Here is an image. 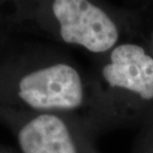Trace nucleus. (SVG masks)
Segmentation results:
<instances>
[{"instance_id":"4","label":"nucleus","mask_w":153,"mask_h":153,"mask_svg":"<svg viewBox=\"0 0 153 153\" xmlns=\"http://www.w3.org/2000/svg\"><path fill=\"white\" fill-rule=\"evenodd\" d=\"M0 123L13 134L21 153H100L85 124L71 115L0 106Z\"/></svg>"},{"instance_id":"2","label":"nucleus","mask_w":153,"mask_h":153,"mask_svg":"<svg viewBox=\"0 0 153 153\" xmlns=\"http://www.w3.org/2000/svg\"><path fill=\"white\" fill-rule=\"evenodd\" d=\"M140 15L91 0L10 1V34L33 33L59 44L102 56L125 40L139 35Z\"/></svg>"},{"instance_id":"6","label":"nucleus","mask_w":153,"mask_h":153,"mask_svg":"<svg viewBox=\"0 0 153 153\" xmlns=\"http://www.w3.org/2000/svg\"><path fill=\"white\" fill-rule=\"evenodd\" d=\"M139 15L140 28L138 36L143 39V44L153 55V15L146 17L142 11H139Z\"/></svg>"},{"instance_id":"8","label":"nucleus","mask_w":153,"mask_h":153,"mask_svg":"<svg viewBox=\"0 0 153 153\" xmlns=\"http://www.w3.org/2000/svg\"><path fill=\"white\" fill-rule=\"evenodd\" d=\"M0 153H16V152L13 151L10 148H7V147H5V146L0 145Z\"/></svg>"},{"instance_id":"1","label":"nucleus","mask_w":153,"mask_h":153,"mask_svg":"<svg viewBox=\"0 0 153 153\" xmlns=\"http://www.w3.org/2000/svg\"><path fill=\"white\" fill-rule=\"evenodd\" d=\"M0 106L71 115L91 131L90 74L56 45L3 33L0 34Z\"/></svg>"},{"instance_id":"3","label":"nucleus","mask_w":153,"mask_h":153,"mask_svg":"<svg viewBox=\"0 0 153 153\" xmlns=\"http://www.w3.org/2000/svg\"><path fill=\"white\" fill-rule=\"evenodd\" d=\"M90 127L94 137L140 123L153 109V55L143 43L125 40L94 57Z\"/></svg>"},{"instance_id":"5","label":"nucleus","mask_w":153,"mask_h":153,"mask_svg":"<svg viewBox=\"0 0 153 153\" xmlns=\"http://www.w3.org/2000/svg\"><path fill=\"white\" fill-rule=\"evenodd\" d=\"M130 153H153V109L140 123L139 133Z\"/></svg>"},{"instance_id":"7","label":"nucleus","mask_w":153,"mask_h":153,"mask_svg":"<svg viewBox=\"0 0 153 153\" xmlns=\"http://www.w3.org/2000/svg\"><path fill=\"white\" fill-rule=\"evenodd\" d=\"M9 6V1H0V34L8 33L7 30V15L6 7Z\"/></svg>"}]
</instances>
